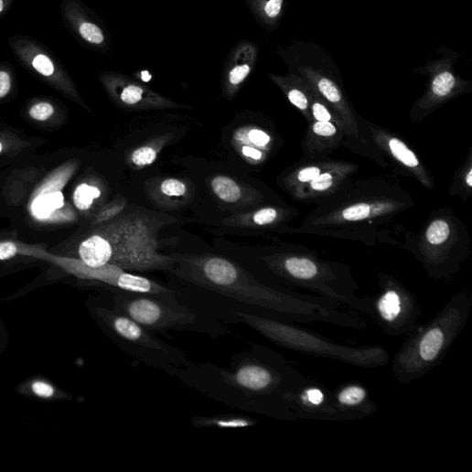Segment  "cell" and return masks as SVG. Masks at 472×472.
<instances>
[{
  "label": "cell",
  "instance_id": "obj_1",
  "mask_svg": "<svg viewBox=\"0 0 472 472\" xmlns=\"http://www.w3.org/2000/svg\"><path fill=\"white\" fill-rule=\"evenodd\" d=\"M176 378L228 407L282 421L297 420L286 396L306 379L281 353L260 344L235 354L227 369L188 361Z\"/></svg>",
  "mask_w": 472,
  "mask_h": 472
},
{
  "label": "cell",
  "instance_id": "obj_2",
  "mask_svg": "<svg viewBox=\"0 0 472 472\" xmlns=\"http://www.w3.org/2000/svg\"><path fill=\"white\" fill-rule=\"evenodd\" d=\"M188 280L269 318L291 323L323 322L359 330L369 327L357 312L344 310L336 302L260 283L222 258H210L193 267Z\"/></svg>",
  "mask_w": 472,
  "mask_h": 472
},
{
  "label": "cell",
  "instance_id": "obj_3",
  "mask_svg": "<svg viewBox=\"0 0 472 472\" xmlns=\"http://www.w3.org/2000/svg\"><path fill=\"white\" fill-rule=\"evenodd\" d=\"M414 207L412 194L387 178L352 179L317 203L294 230L374 246L384 226Z\"/></svg>",
  "mask_w": 472,
  "mask_h": 472
},
{
  "label": "cell",
  "instance_id": "obj_4",
  "mask_svg": "<svg viewBox=\"0 0 472 472\" xmlns=\"http://www.w3.org/2000/svg\"><path fill=\"white\" fill-rule=\"evenodd\" d=\"M471 310L470 294L460 291L433 319L406 336L392 363L396 381L411 384L437 368L466 327Z\"/></svg>",
  "mask_w": 472,
  "mask_h": 472
},
{
  "label": "cell",
  "instance_id": "obj_5",
  "mask_svg": "<svg viewBox=\"0 0 472 472\" xmlns=\"http://www.w3.org/2000/svg\"><path fill=\"white\" fill-rule=\"evenodd\" d=\"M275 284L289 290L303 289L364 314V298L358 296L359 285L348 265L322 260L315 252L299 247L275 254L267 261Z\"/></svg>",
  "mask_w": 472,
  "mask_h": 472
},
{
  "label": "cell",
  "instance_id": "obj_6",
  "mask_svg": "<svg viewBox=\"0 0 472 472\" xmlns=\"http://www.w3.org/2000/svg\"><path fill=\"white\" fill-rule=\"evenodd\" d=\"M153 231L142 220H118L100 234L81 243L79 254L91 268L105 265L124 271H165L175 261L157 252Z\"/></svg>",
  "mask_w": 472,
  "mask_h": 472
},
{
  "label": "cell",
  "instance_id": "obj_7",
  "mask_svg": "<svg viewBox=\"0 0 472 472\" xmlns=\"http://www.w3.org/2000/svg\"><path fill=\"white\" fill-rule=\"evenodd\" d=\"M231 314L234 319L251 327L276 345L307 356L366 370L381 369L391 361L390 353L381 346L344 345L302 327L296 323L280 321L241 310H231Z\"/></svg>",
  "mask_w": 472,
  "mask_h": 472
},
{
  "label": "cell",
  "instance_id": "obj_8",
  "mask_svg": "<svg viewBox=\"0 0 472 472\" xmlns=\"http://www.w3.org/2000/svg\"><path fill=\"white\" fill-rule=\"evenodd\" d=\"M405 249L434 281L453 278L470 254L466 225L452 209L434 210L422 231L407 239Z\"/></svg>",
  "mask_w": 472,
  "mask_h": 472
},
{
  "label": "cell",
  "instance_id": "obj_9",
  "mask_svg": "<svg viewBox=\"0 0 472 472\" xmlns=\"http://www.w3.org/2000/svg\"><path fill=\"white\" fill-rule=\"evenodd\" d=\"M112 306L154 333L196 332L215 338L228 332L217 319L180 304L176 292L145 295L117 291Z\"/></svg>",
  "mask_w": 472,
  "mask_h": 472
},
{
  "label": "cell",
  "instance_id": "obj_10",
  "mask_svg": "<svg viewBox=\"0 0 472 472\" xmlns=\"http://www.w3.org/2000/svg\"><path fill=\"white\" fill-rule=\"evenodd\" d=\"M100 316L110 338L138 362L172 377L188 362L183 350L160 339L156 333L116 311L113 306L102 308Z\"/></svg>",
  "mask_w": 472,
  "mask_h": 472
},
{
  "label": "cell",
  "instance_id": "obj_11",
  "mask_svg": "<svg viewBox=\"0 0 472 472\" xmlns=\"http://www.w3.org/2000/svg\"><path fill=\"white\" fill-rule=\"evenodd\" d=\"M379 292L364 297L365 315L370 316L386 334L408 336L419 325L422 309L416 295L394 276L379 274Z\"/></svg>",
  "mask_w": 472,
  "mask_h": 472
},
{
  "label": "cell",
  "instance_id": "obj_12",
  "mask_svg": "<svg viewBox=\"0 0 472 472\" xmlns=\"http://www.w3.org/2000/svg\"><path fill=\"white\" fill-rule=\"evenodd\" d=\"M365 139L373 145L398 175L408 177L432 190L434 180L415 151L398 134L382 128L361 116Z\"/></svg>",
  "mask_w": 472,
  "mask_h": 472
},
{
  "label": "cell",
  "instance_id": "obj_13",
  "mask_svg": "<svg viewBox=\"0 0 472 472\" xmlns=\"http://www.w3.org/2000/svg\"><path fill=\"white\" fill-rule=\"evenodd\" d=\"M456 56L439 59L419 69L423 75H428L426 90L410 112L411 121L422 123L436 109L465 93L469 82L462 80L454 70Z\"/></svg>",
  "mask_w": 472,
  "mask_h": 472
},
{
  "label": "cell",
  "instance_id": "obj_14",
  "mask_svg": "<svg viewBox=\"0 0 472 472\" xmlns=\"http://www.w3.org/2000/svg\"><path fill=\"white\" fill-rule=\"evenodd\" d=\"M286 401L296 419L348 421L336 407L332 391L308 378L297 390L286 396Z\"/></svg>",
  "mask_w": 472,
  "mask_h": 472
},
{
  "label": "cell",
  "instance_id": "obj_15",
  "mask_svg": "<svg viewBox=\"0 0 472 472\" xmlns=\"http://www.w3.org/2000/svg\"><path fill=\"white\" fill-rule=\"evenodd\" d=\"M340 147H347L375 162L373 155L357 141H354L338 126L330 123L311 122L307 124L302 149L304 159L327 158Z\"/></svg>",
  "mask_w": 472,
  "mask_h": 472
},
{
  "label": "cell",
  "instance_id": "obj_16",
  "mask_svg": "<svg viewBox=\"0 0 472 472\" xmlns=\"http://www.w3.org/2000/svg\"><path fill=\"white\" fill-rule=\"evenodd\" d=\"M358 164L337 161L329 169L320 174L314 181L290 194L304 203H318L335 194L359 173Z\"/></svg>",
  "mask_w": 472,
  "mask_h": 472
},
{
  "label": "cell",
  "instance_id": "obj_17",
  "mask_svg": "<svg viewBox=\"0 0 472 472\" xmlns=\"http://www.w3.org/2000/svg\"><path fill=\"white\" fill-rule=\"evenodd\" d=\"M332 394L336 407L348 421L362 420L378 411L369 389L359 381L341 384Z\"/></svg>",
  "mask_w": 472,
  "mask_h": 472
},
{
  "label": "cell",
  "instance_id": "obj_18",
  "mask_svg": "<svg viewBox=\"0 0 472 472\" xmlns=\"http://www.w3.org/2000/svg\"><path fill=\"white\" fill-rule=\"evenodd\" d=\"M258 56L259 46L251 41H241L231 50L224 67V84L228 92L233 93L246 81L255 69Z\"/></svg>",
  "mask_w": 472,
  "mask_h": 472
},
{
  "label": "cell",
  "instance_id": "obj_19",
  "mask_svg": "<svg viewBox=\"0 0 472 472\" xmlns=\"http://www.w3.org/2000/svg\"><path fill=\"white\" fill-rule=\"evenodd\" d=\"M269 76L283 91L288 101L301 112L306 124L313 122L310 104L314 91L308 82L296 72H290L287 75L269 74Z\"/></svg>",
  "mask_w": 472,
  "mask_h": 472
},
{
  "label": "cell",
  "instance_id": "obj_20",
  "mask_svg": "<svg viewBox=\"0 0 472 472\" xmlns=\"http://www.w3.org/2000/svg\"><path fill=\"white\" fill-rule=\"evenodd\" d=\"M104 81L112 94L116 95L118 100L130 106L141 102L164 101L153 91L120 73L105 75Z\"/></svg>",
  "mask_w": 472,
  "mask_h": 472
},
{
  "label": "cell",
  "instance_id": "obj_21",
  "mask_svg": "<svg viewBox=\"0 0 472 472\" xmlns=\"http://www.w3.org/2000/svg\"><path fill=\"white\" fill-rule=\"evenodd\" d=\"M285 0H250L249 6L254 16L268 28L280 23L284 12Z\"/></svg>",
  "mask_w": 472,
  "mask_h": 472
},
{
  "label": "cell",
  "instance_id": "obj_22",
  "mask_svg": "<svg viewBox=\"0 0 472 472\" xmlns=\"http://www.w3.org/2000/svg\"><path fill=\"white\" fill-rule=\"evenodd\" d=\"M192 424L197 428H243L252 427L258 421L252 417L242 415H218V416H196L191 419Z\"/></svg>",
  "mask_w": 472,
  "mask_h": 472
},
{
  "label": "cell",
  "instance_id": "obj_23",
  "mask_svg": "<svg viewBox=\"0 0 472 472\" xmlns=\"http://www.w3.org/2000/svg\"><path fill=\"white\" fill-rule=\"evenodd\" d=\"M451 196L459 197L462 202L472 194V152L469 151L464 164L455 172L449 187Z\"/></svg>",
  "mask_w": 472,
  "mask_h": 472
},
{
  "label": "cell",
  "instance_id": "obj_24",
  "mask_svg": "<svg viewBox=\"0 0 472 472\" xmlns=\"http://www.w3.org/2000/svg\"><path fill=\"white\" fill-rule=\"evenodd\" d=\"M310 114L312 121L334 123L349 135L348 130L340 117L315 91L310 104Z\"/></svg>",
  "mask_w": 472,
  "mask_h": 472
},
{
  "label": "cell",
  "instance_id": "obj_25",
  "mask_svg": "<svg viewBox=\"0 0 472 472\" xmlns=\"http://www.w3.org/2000/svg\"><path fill=\"white\" fill-rule=\"evenodd\" d=\"M211 188L216 196L224 202H236L242 196L240 186L227 177H215L211 182Z\"/></svg>",
  "mask_w": 472,
  "mask_h": 472
},
{
  "label": "cell",
  "instance_id": "obj_26",
  "mask_svg": "<svg viewBox=\"0 0 472 472\" xmlns=\"http://www.w3.org/2000/svg\"><path fill=\"white\" fill-rule=\"evenodd\" d=\"M63 205V196L60 192L40 197L33 205L35 214L39 218H47L51 212Z\"/></svg>",
  "mask_w": 472,
  "mask_h": 472
},
{
  "label": "cell",
  "instance_id": "obj_27",
  "mask_svg": "<svg viewBox=\"0 0 472 472\" xmlns=\"http://www.w3.org/2000/svg\"><path fill=\"white\" fill-rule=\"evenodd\" d=\"M100 196L101 191L97 188L87 184H80L74 192L73 201L79 209L86 210L91 207L93 200L100 198Z\"/></svg>",
  "mask_w": 472,
  "mask_h": 472
},
{
  "label": "cell",
  "instance_id": "obj_28",
  "mask_svg": "<svg viewBox=\"0 0 472 472\" xmlns=\"http://www.w3.org/2000/svg\"><path fill=\"white\" fill-rule=\"evenodd\" d=\"M79 33L83 40L95 46H104L106 37L103 31L95 24L82 21L79 26Z\"/></svg>",
  "mask_w": 472,
  "mask_h": 472
},
{
  "label": "cell",
  "instance_id": "obj_29",
  "mask_svg": "<svg viewBox=\"0 0 472 472\" xmlns=\"http://www.w3.org/2000/svg\"><path fill=\"white\" fill-rule=\"evenodd\" d=\"M157 157L156 152L151 147H142L133 155V162L138 166H147L152 165Z\"/></svg>",
  "mask_w": 472,
  "mask_h": 472
},
{
  "label": "cell",
  "instance_id": "obj_30",
  "mask_svg": "<svg viewBox=\"0 0 472 472\" xmlns=\"http://www.w3.org/2000/svg\"><path fill=\"white\" fill-rule=\"evenodd\" d=\"M162 192L169 197H180L187 192L185 184L177 179L165 180L161 185Z\"/></svg>",
  "mask_w": 472,
  "mask_h": 472
},
{
  "label": "cell",
  "instance_id": "obj_31",
  "mask_svg": "<svg viewBox=\"0 0 472 472\" xmlns=\"http://www.w3.org/2000/svg\"><path fill=\"white\" fill-rule=\"evenodd\" d=\"M54 113V107L48 102H39L30 110V115L38 122H46Z\"/></svg>",
  "mask_w": 472,
  "mask_h": 472
},
{
  "label": "cell",
  "instance_id": "obj_32",
  "mask_svg": "<svg viewBox=\"0 0 472 472\" xmlns=\"http://www.w3.org/2000/svg\"><path fill=\"white\" fill-rule=\"evenodd\" d=\"M248 138L252 145L262 149L267 148L273 142V137L269 134L258 129L252 130Z\"/></svg>",
  "mask_w": 472,
  "mask_h": 472
},
{
  "label": "cell",
  "instance_id": "obj_33",
  "mask_svg": "<svg viewBox=\"0 0 472 472\" xmlns=\"http://www.w3.org/2000/svg\"><path fill=\"white\" fill-rule=\"evenodd\" d=\"M34 68L44 76H51L54 73L52 61L45 55H38L33 60Z\"/></svg>",
  "mask_w": 472,
  "mask_h": 472
},
{
  "label": "cell",
  "instance_id": "obj_34",
  "mask_svg": "<svg viewBox=\"0 0 472 472\" xmlns=\"http://www.w3.org/2000/svg\"><path fill=\"white\" fill-rule=\"evenodd\" d=\"M17 252V247L12 242H4L0 244V261L10 260L16 257Z\"/></svg>",
  "mask_w": 472,
  "mask_h": 472
},
{
  "label": "cell",
  "instance_id": "obj_35",
  "mask_svg": "<svg viewBox=\"0 0 472 472\" xmlns=\"http://www.w3.org/2000/svg\"><path fill=\"white\" fill-rule=\"evenodd\" d=\"M124 205V202H120L106 208L103 211L101 212V214H99L98 221H103L111 219L112 217H114L123 209Z\"/></svg>",
  "mask_w": 472,
  "mask_h": 472
},
{
  "label": "cell",
  "instance_id": "obj_36",
  "mask_svg": "<svg viewBox=\"0 0 472 472\" xmlns=\"http://www.w3.org/2000/svg\"><path fill=\"white\" fill-rule=\"evenodd\" d=\"M12 87L11 77L6 71H0V98L5 97Z\"/></svg>",
  "mask_w": 472,
  "mask_h": 472
},
{
  "label": "cell",
  "instance_id": "obj_37",
  "mask_svg": "<svg viewBox=\"0 0 472 472\" xmlns=\"http://www.w3.org/2000/svg\"><path fill=\"white\" fill-rule=\"evenodd\" d=\"M34 392L44 398H49L54 394V390L52 387L46 383L37 382L33 385Z\"/></svg>",
  "mask_w": 472,
  "mask_h": 472
},
{
  "label": "cell",
  "instance_id": "obj_38",
  "mask_svg": "<svg viewBox=\"0 0 472 472\" xmlns=\"http://www.w3.org/2000/svg\"><path fill=\"white\" fill-rule=\"evenodd\" d=\"M242 153L245 156L252 158L255 161H260L264 156V155L262 151H260L257 148L251 147V146H244L242 149Z\"/></svg>",
  "mask_w": 472,
  "mask_h": 472
},
{
  "label": "cell",
  "instance_id": "obj_39",
  "mask_svg": "<svg viewBox=\"0 0 472 472\" xmlns=\"http://www.w3.org/2000/svg\"><path fill=\"white\" fill-rule=\"evenodd\" d=\"M4 8H5L4 0H0V13H2L4 11Z\"/></svg>",
  "mask_w": 472,
  "mask_h": 472
},
{
  "label": "cell",
  "instance_id": "obj_40",
  "mask_svg": "<svg viewBox=\"0 0 472 472\" xmlns=\"http://www.w3.org/2000/svg\"><path fill=\"white\" fill-rule=\"evenodd\" d=\"M3 148H4V147H3V144H2V143H0V153H2V152H3Z\"/></svg>",
  "mask_w": 472,
  "mask_h": 472
}]
</instances>
